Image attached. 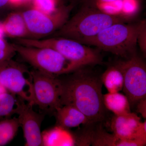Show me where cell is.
Here are the masks:
<instances>
[{
    "label": "cell",
    "mask_w": 146,
    "mask_h": 146,
    "mask_svg": "<svg viewBox=\"0 0 146 146\" xmlns=\"http://www.w3.org/2000/svg\"><path fill=\"white\" fill-rule=\"evenodd\" d=\"M138 7L136 0H122L121 9L125 12H128L136 9Z\"/></svg>",
    "instance_id": "cb8c5ba5"
},
{
    "label": "cell",
    "mask_w": 146,
    "mask_h": 146,
    "mask_svg": "<svg viewBox=\"0 0 146 146\" xmlns=\"http://www.w3.org/2000/svg\"><path fill=\"white\" fill-rule=\"evenodd\" d=\"M60 79V104L76 107L88 118L90 124L101 122L105 116L100 78L83 70Z\"/></svg>",
    "instance_id": "6da1fadb"
},
{
    "label": "cell",
    "mask_w": 146,
    "mask_h": 146,
    "mask_svg": "<svg viewBox=\"0 0 146 146\" xmlns=\"http://www.w3.org/2000/svg\"><path fill=\"white\" fill-rule=\"evenodd\" d=\"M141 122L140 117L135 113L130 112L123 115H114L110 126L113 134L118 138L122 140H133Z\"/></svg>",
    "instance_id": "8fae6325"
},
{
    "label": "cell",
    "mask_w": 146,
    "mask_h": 146,
    "mask_svg": "<svg viewBox=\"0 0 146 146\" xmlns=\"http://www.w3.org/2000/svg\"><path fill=\"white\" fill-rule=\"evenodd\" d=\"M105 108L114 115H121L131 112L130 104L127 97L119 92L108 93L103 95Z\"/></svg>",
    "instance_id": "2e32d148"
},
{
    "label": "cell",
    "mask_w": 146,
    "mask_h": 146,
    "mask_svg": "<svg viewBox=\"0 0 146 146\" xmlns=\"http://www.w3.org/2000/svg\"><path fill=\"white\" fill-rule=\"evenodd\" d=\"M124 21L122 17L106 13L97 7L87 5L68 19L55 35L82 44L105 29L114 24L124 23Z\"/></svg>",
    "instance_id": "7a4b0ae2"
},
{
    "label": "cell",
    "mask_w": 146,
    "mask_h": 146,
    "mask_svg": "<svg viewBox=\"0 0 146 146\" xmlns=\"http://www.w3.org/2000/svg\"><path fill=\"white\" fill-rule=\"evenodd\" d=\"M135 140L141 143L143 146L146 144V121L141 122L136 131L135 135Z\"/></svg>",
    "instance_id": "603a6c76"
},
{
    "label": "cell",
    "mask_w": 146,
    "mask_h": 146,
    "mask_svg": "<svg viewBox=\"0 0 146 146\" xmlns=\"http://www.w3.org/2000/svg\"><path fill=\"white\" fill-rule=\"evenodd\" d=\"M31 0H9V3L14 5H20L29 2Z\"/></svg>",
    "instance_id": "484cf974"
},
{
    "label": "cell",
    "mask_w": 146,
    "mask_h": 146,
    "mask_svg": "<svg viewBox=\"0 0 146 146\" xmlns=\"http://www.w3.org/2000/svg\"><path fill=\"white\" fill-rule=\"evenodd\" d=\"M57 0H33L34 8L43 13H51L56 9Z\"/></svg>",
    "instance_id": "44dd1931"
},
{
    "label": "cell",
    "mask_w": 146,
    "mask_h": 146,
    "mask_svg": "<svg viewBox=\"0 0 146 146\" xmlns=\"http://www.w3.org/2000/svg\"><path fill=\"white\" fill-rule=\"evenodd\" d=\"M7 92H8V91H7V90L2 85L0 84V96Z\"/></svg>",
    "instance_id": "f546056e"
},
{
    "label": "cell",
    "mask_w": 146,
    "mask_h": 146,
    "mask_svg": "<svg viewBox=\"0 0 146 146\" xmlns=\"http://www.w3.org/2000/svg\"><path fill=\"white\" fill-rule=\"evenodd\" d=\"M116 64L123 76V90L130 106H133L146 97L145 63L135 54L126 60L119 61Z\"/></svg>",
    "instance_id": "ba28073f"
},
{
    "label": "cell",
    "mask_w": 146,
    "mask_h": 146,
    "mask_svg": "<svg viewBox=\"0 0 146 146\" xmlns=\"http://www.w3.org/2000/svg\"><path fill=\"white\" fill-rule=\"evenodd\" d=\"M16 43L25 46L48 48L55 50L68 60L85 67L100 64L102 56L96 50L75 40L65 37H52L45 39L17 38Z\"/></svg>",
    "instance_id": "277c9868"
},
{
    "label": "cell",
    "mask_w": 146,
    "mask_h": 146,
    "mask_svg": "<svg viewBox=\"0 0 146 146\" xmlns=\"http://www.w3.org/2000/svg\"><path fill=\"white\" fill-rule=\"evenodd\" d=\"M33 78L34 105L45 112L53 113L60 107V78L37 70L31 72Z\"/></svg>",
    "instance_id": "9c48e42d"
},
{
    "label": "cell",
    "mask_w": 146,
    "mask_h": 146,
    "mask_svg": "<svg viewBox=\"0 0 146 146\" xmlns=\"http://www.w3.org/2000/svg\"><path fill=\"white\" fill-rule=\"evenodd\" d=\"M137 111L142 115V117L146 118V99L144 98L137 103Z\"/></svg>",
    "instance_id": "d4e9b609"
},
{
    "label": "cell",
    "mask_w": 146,
    "mask_h": 146,
    "mask_svg": "<svg viewBox=\"0 0 146 146\" xmlns=\"http://www.w3.org/2000/svg\"><path fill=\"white\" fill-rule=\"evenodd\" d=\"M56 125L69 129L81 124H90L88 118L80 110L71 105H65L54 112Z\"/></svg>",
    "instance_id": "7c38bea8"
},
{
    "label": "cell",
    "mask_w": 146,
    "mask_h": 146,
    "mask_svg": "<svg viewBox=\"0 0 146 146\" xmlns=\"http://www.w3.org/2000/svg\"><path fill=\"white\" fill-rule=\"evenodd\" d=\"M16 95L7 92L0 96V121L15 114L17 106Z\"/></svg>",
    "instance_id": "d6986e66"
},
{
    "label": "cell",
    "mask_w": 146,
    "mask_h": 146,
    "mask_svg": "<svg viewBox=\"0 0 146 146\" xmlns=\"http://www.w3.org/2000/svg\"><path fill=\"white\" fill-rule=\"evenodd\" d=\"M137 43L144 55L146 56V23L145 20L137 24Z\"/></svg>",
    "instance_id": "7402d4cb"
},
{
    "label": "cell",
    "mask_w": 146,
    "mask_h": 146,
    "mask_svg": "<svg viewBox=\"0 0 146 146\" xmlns=\"http://www.w3.org/2000/svg\"><path fill=\"white\" fill-rule=\"evenodd\" d=\"M0 84L9 92L34 105L32 76L23 65L11 59L0 62Z\"/></svg>",
    "instance_id": "8992f818"
},
{
    "label": "cell",
    "mask_w": 146,
    "mask_h": 146,
    "mask_svg": "<svg viewBox=\"0 0 146 146\" xmlns=\"http://www.w3.org/2000/svg\"><path fill=\"white\" fill-rule=\"evenodd\" d=\"M3 24L5 34L12 38H29L25 22L22 13H11Z\"/></svg>",
    "instance_id": "9a60e30c"
},
{
    "label": "cell",
    "mask_w": 146,
    "mask_h": 146,
    "mask_svg": "<svg viewBox=\"0 0 146 146\" xmlns=\"http://www.w3.org/2000/svg\"><path fill=\"white\" fill-rule=\"evenodd\" d=\"M92 1H94L95 3H96L95 6L96 7V5L98 4L101 3L111 2L115 1L117 0H92Z\"/></svg>",
    "instance_id": "4316f807"
},
{
    "label": "cell",
    "mask_w": 146,
    "mask_h": 146,
    "mask_svg": "<svg viewBox=\"0 0 146 146\" xmlns=\"http://www.w3.org/2000/svg\"><path fill=\"white\" fill-rule=\"evenodd\" d=\"M124 23L110 26L82 44L95 46L122 57H130L136 54L137 24L127 25Z\"/></svg>",
    "instance_id": "3957f363"
},
{
    "label": "cell",
    "mask_w": 146,
    "mask_h": 146,
    "mask_svg": "<svg viewBox=\"0 0 146 146\" xmlns=\"http://www.w3.org/2000/svg\"><path fill=\"white\" fill-rule=\"evenodd\" d=\"M3 27V24L0 23V38H3L5 35Z\"/></svg>",
    "instance_id": "f1b7e54d"
},
{
    "label": "cell",
    "mask_w": 146,
    "mask_h": 146,
    "mask_svg": "<svg viewBox=\"0 0 146 146\" xmlns=\"http://www.w3.org/2000/svg\"><path fill=\"white\" fill-rule=\"evenodd\" d=\"M16 52L13 44H9L3 38H0V62L11 59Z\"/></svg>",
    "instance_id": "ffe728a7"
},
{
    "label": "cell",
    "mask_w": 146,
    "mask_h": 146,
    "mask_svg": "<svg viewBox=\"0 0 146 146\" xmlns=\"http://www.w3.org/2000/svg\"><path fill=\"white\" fill-rule=\"evenodd\" d=\"M70 7H60L51 13H43L36 9L21 13L30 39H38L58 30L69 19Z\"/></svg>",
    "instance_id": "52a82bcc"
},
{
    "label": "cell",
    "mask_w": 146,
    "mask_h": 146,
    "mask_svg": "<svg viewBox=\"0 0 146 146\" xmlns=\"http://www.w3.org/2000/svg\"><path fill=\"white\" fill-rule=\"evenodd\" d=\"M89 145L96 146H139L135 140H122L113 133H108L101 127L88 129Z\"/></svg>",
    "instance_id": "5bb4252c"
},
{
    "label": "cell",
    "mask_w": 146,
    "mask_h": 146,
    "mask_svg": "<svg viewBox=\"0 0 146 146\" xmlns=\"http://www.w3.org/2000/svg\"><path fill=\"white\" fill-rule=\"evenodd\" d=\"M100 78L108 93L119 92L123 90V76L121 70L116 63L108 68Z\"/></svg>",
    "instance_id": "e0dca14e"
},
{
    "label": "cell",
    "mask_w": 146,
    "mask_h": 146,
    "mask_svg": "<svg viewBox=\"0 0 146 146\" xmlns=\"http://www.w3.org/2000/svg\"><path fill=\"white\" fill-rule=\"evenodd\" d=\"M42 135V146H76L75 134L59 126L45 131Z\"/></svg>",
    "instance_id": "4fadbf2b"
},
{
    "label": "cell",
    "mask_w": 146,
    "mask_h": 146,
    "mask_svg": "<svg viewBox=\"0 0 146 146\" xmlns=\"http://www.w3.org/2000/svg\"><path fill=\"white\" fill-rule=\"evenodd\" d=\"M16 52L35 70L55 76L74 72L84 68L72 62L55 50L13 44Z\"/></svg>",
    "instance_id": "5b68a950"
},
{
    "label": "cell",
    "mask_w": 146,
    "mask_h": 146,
    "mask_svg": "<svg viewBox=\"0 0 146 146\" xmlns=\"http://www.w3.org/2000/svg\"><path fill=\"white\" fill-rule=\"evenodd\" d=\"M25 102L17 96L15 111V114L18 115L17 118L23 131L25 146H42L41 125L44 115L35 111L33 108L34 105Z\"/></svg>",
    "instance_id": "30bf717a"
},
{
    "label": "cell",
    "mask_w": 146,
    "mask_h": 146,
    "mask_svg": "<svg viewBox=\"0 0 146 146\" xmlns=\"http://www.w3.org/2000/svg\"><path fill=\"white\" fill-rule=\"evenodd\" d=\"M20 125L18 118L0 121V146L5 145L15 137Z\"/></svg>",
    "instance_id": "ac0fdd59"
},
{
    "label": "cell",
    "mask_w": 146,
    "mask_h": 146,
    "mask_svg": "<svg viewBox=\"0 0 146 146\" xmlns=\"http://www.w3.org/2000/svg\"><path fill=\"white\" fill-rule=\"evenodd\" d=\"M8 3H9V0H0V9L4 8Z\"/></svg>",
    "instance_id": "83f0119b"
}]
</instances>
